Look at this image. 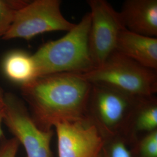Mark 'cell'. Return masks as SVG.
I'll return each mask as SVG.
<instances>
[{"mask_svg": "<svg viewBox=\"0 0 157 157\" xmlns=\"http://www.w3.org/2000/svg\"><path fill=\"white\" fill-rule=\"evenodd\" d=\"M101 157H131L126 141L121 136L105 138Z\"/></svg>", "mask_w": 157, "mask_h": 157, "instance_id": "15", "label": "cell"}, {"mask_svg": "<svg viewBox=\"0 0 157 157\" xmlns=\"http://www.w3.org/2000/svg\"><path fill=\"white\" fill-rule=\"evenodd\" d=\"M3 115H4V109L0 110V139L4 136L3 131L2 129V123L3 121Z\"/></svg>", "mask_w": 157, "mask_h": 157, "instance_id": "18", "label": "cell"}, {"mask_svg": "<svg viewBox=\"0 0 157 157\" xmlns=\"http://www.w3.org/2000/svg\"><path fill=\"white\" fill-rule=\"evenodd\" d=\"M87 4L91 17L89 47L91 59L97 68L115 51L118 36L125 28L119 12L107 1L89 0Z\"/></svg>", "mask_w": 157, "mask_h": 157, "instance_id": "7", "label": "cell"}, {"mask_svg": "<svg viewBox=\"0 0 157 157\" xmlns=\"http://www.w3.org/2000/svg\"><path fill=\"white\" fill-rule=\"evenodd\" d=\"M119 12L126 29L157 38V0H127Z\"/></svg>", "mask_w": 157, "mask_h": 157, "instance_id": "9", "label": "cell"}, {"mask_svg": "<svg viewBox=\"0 0 157 157\" xmlns=\"http://www.w3.org/2000/svg\"><path fill=\"white\" fill-rule=\"evenodd\" d=\"M90 23L89 12L63 37L40 47L32 55L37 77L59 73L83 75L95 69L89 47Z\"/></svg>", "mask_w": 157, "mask_h": 157, "instance_id": "2", "label": "cell"}, {"mask_svg": "<svg viewBox=\"0 0 157 157\" xmlns=\"http://www.w3.org/2000/svg\"><path fill=\"white\" fill-rule=\"evenodd\" d=\"M115 51L146 67L157 71V39L123 29L118 36Z\"/></svg>", "mask_w": 157, "mask_h": 157, "instance_id": "10", "label": "cell"}, {"mask_svg": "<svg viewBox=\"0 0 157 157\" xmlns=\"http://www.w3.org/2000/svg\"><path fill=\"white\" fill-rule=\"evenodd\" d=\"M139 98L108 86L92 84L86 117L104 139L117 136L124 139Z\"/></svg>", "mask_w": 157, "mask_h": 157, "instance_id": "4", "label": "cell"}, {"mask_svg": "<svg viewBox=\"0 0 157 157\" xmlns=\"http://www.w3.org/2000/svg\"><path fill=\"white\" fill-rule=\"evenodd\" d=\"M61 4L60 0L29 1L17 12L11 28L2 39L19 38L30 40L46 32H69L76 24L70 22L63 17Z\"/></svg>", "mask_w": 157, "mask_h": 157, "instance_id": "5", "label": "cell"}, {"mask_svg": "<svg viewBox=\"0 0 157 157\" xmlns=\"http://www.w3.org/2000/svg\"><path fill=\"white\" fill-rule=\"evenodd\" d=\"M58 157H101L105 139L88 119L54 126Z\"/></svg>", "mask_w": 157, "mask_h": 157, "instance_id": "8", "label": "cell"}, {"mask_svg": "<svg viewBox=\"0 0 157 157\" xmlns=\"http://www.w3.org/2000/svg\"><path fill=\"white\" fill-rule=\"evenodd\" d=\"M157 130V99L155 95L138 100L124 139L129 146L139 136Z\"/></svg>", "mask_w": 157, "mask_h": 157, "instance_id": "11", "label": "cell"}, {"mask_svg": "<svg viewBox=\"0 0 157 157\" xmlns=\"http://www.w3.org/2000/svg\"><path fill=\"white\" fill-rule=\"evenodd\" d=\"M83 76L92 84H104L136 97L155 95L157 71L115 51L100 67Z\"/></svg>", "mask_w": 157, "mask_h": 157, "instance_id": "3", "label": "cell"}, {"mask_svg": "<svg viewBox=\"0 0 157 157\" xmlns=\"http://www.w3.org/2000/svg\"><path fill=\"white\" fill-rule=\"evenodd\" d=\"M5 94L4 91L0 87V110L3 109L5 107Z\"/></svg>", "mask_w": 157, "mask_h": 157, "instance_id": "17", "label": "cell"}, {"mask_svg": "<svg viewBox=\"0 0 157 157\" xmlns=\"http://www.w3.org/2000/svg\"><path fill=\"white\" fill-rule=\"evenodd\" d=\"M20 145L15 137L6 139L3 136L0 143V157H17Z\"/></svg>", "mask_w": 157, "mask_h": 157, "instance_id": "16", "label": "cell"}, {"mask_svg": "<svg viewBox=\"0 0 157 157\" xmlns=\"http://www.w3.org/2000/svg\"><path fill=\"white\" fill-rule=\"evenodd\" d=\"M91 87L82 74L54 73L21 86V94L34 124L47 132L59 122L87 119Z\"/></svg>", "mask_w": 157, "mask_h": 157, "instance_id": "1", "label": "cell"}, {"mask_svg": "<svg viewBox=\"0 0 157 157\" xmlns=\"http://www.w3.org/2000/svg\"><path fill=\"white\" fill-rule=\"evenodd\" d=\"M129 147L131 157H157V130L139 136Z\"/></svg>", "mask_w": 157, "mask_h": 157, "instance_id": "13", "label": "cell"}, {"mask_svg": "<svg viewBox=\"0 0 157 157\" xmlns=\"http://www.w3.org/2000/svg\"><path fill=\"white\" fill-rule=\"evenodd\" d=\"M2 122L23 146L27 157H53L51 142L54 130L46 132L40 129L25 102L11 93L5 94Z\"/></svg>", "mask_w": 157, "mask_h": 157, "instance_id": "6", "label": "cell"}, {"mask_svg": "<svg viewBox=\"0 0 157 157\" xmlns=\"http://www.w3.org/2000/svg\"><path fill=\"white\" fill-rule=\"evenodd\" d=\"M28 2L25 0H0V39L10 30L17 12Z\"/></svg>", "mask_w": 157, "mask_h": 157, "instance_id": "14", "label": "cell"}, {"mask_svg": "<svg viewBox=\"0 0 157 157\" xmlns=\"http://www.w3.org/2000/svg\"><path fill=\"white\" fill-rule=\"evenodd\" d=\"M6 77L21 86L37 78L36 68L32 55L15 50L6 55L2 63Z\"/></svg>", "mask_w": 157, "mask_h": 157, "instance_id": "12", "label": "cell"}]
</instances>
